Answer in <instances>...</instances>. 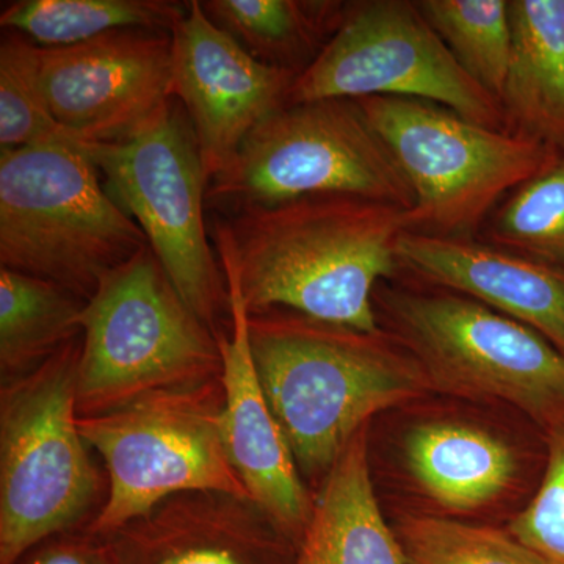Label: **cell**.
Masks as SVG:
<instances>
[{
  "mask_svg": "<svg viewBox=\"0 0 564 564\" xmlns=\"http://www.w3.org/2000/svg\"><path fill=\"white\" fill-rule=\"evenodd\" d=\"M229 293V322L217 334L225 393L221 433L226 454L248 496L299 547L313 511L314 496L274 417L250 343V314L231 259L217 252Z\"/></svg>",
  "mask_w": 564,
  "mask_h": 564,
  "instance_id": "14",
  "label": "cell"
},
{
  "mask_svg": "<svg viewBox=\"0 0 564 564\" xmlns=\"http://www.w3.org/2000/svg\"><path fill=\"white\" fill-rule=\"evenodd\" d=\"M417 7L459 65L500 102L513 54L510 2L423 0Z\"/></svg>",
  "mask_w": 564,
  "mask_h": 564,
  "instance_id": "23",
  "label": "cell"
},
{
  "mask_svg": "<svg viewBox=\"0 0 564 564\" xmlns=\"http://www.w3.org/2000/svg\"><path fill=\"white\" fill-rule=\"evenodd\" d=\"M185 9L166 0H21L3 7L0 25L40 47H66L121 29L173 32Z\"/></svg>",
  "mask_w": 564,
  "mask_h": 564,
  "instance_id": "22",
  "label": "cell"
},
{
  "mask_svg": "<svg viewBox=\"0 0 564 564\" xmlns=\"http://www.w3.org/2000/svg\"><path fill=\"white\" fill-rule=\"evenodd\" d=\"M85 300L0 267V380H18L79 339Z\"/></svg>",
  "mask_w": 564,
  "mask_h": 564,
  "instance_id": "20",
  "label": "cell"
},
{
  "mask_svg": "<svg viewBox=\"0 0 564 564\" xmlns=\"http://www.w3.org/2000/svg\"><path fill=\"white\" fill-rule=\"evenodd\" d=\"M80 147L111 199L140 226L184 302L212 332L225 329L228 282L204 214L209 177L181 102L173 98L132 139Z\"/></svg>",
  "mask_w": 564,
  "mask_h": 564,
  "instance_id": "8",
  "label": "cell"
},
{
  "mask_svg": "<svg viewBox=\"0 0 564 564\" xmlns=\"http://www.w3.org/2000/svg\"><path fill=\"white\" fill-rule=\"evenodd\" d=\"M203 9L259 62L302 74L336 32L345 7L296 0H206Z\"/></svg>",
  "mask_w": 564,
  "mask_h": 564,
  "instance_id": "21",
  "label": "cell"
},
{
  "mask_svg": "<svg viewBox=\"0 0 564 564\" xmlns=\"http://www.w3.org/2000/svg\"><path fill=\"white\" fill-rule=\"evenodd\" d=\"M223 404L220 378L79 417L82 436L107 470L106 502L85 532L107 538L181 492L218 491L250 499L223 443Z\"/></svg>",
  "mask_w": 564,
  "mask_h": 564,
  "instance_id": "9",
  "label": "cell"
},
{
  "mask_svg": "<svg viewBox=\"0 0 564 564\" xmlns=\"http://www.w3.org/2000/svg\"><path fill=\"white\" fill-rule=\"evenodd\" d=\"M421 99L491 129H507L499 99L459 65L417 2L345 7L318 57L296 77L289 102Z\"/></svg>",
  "mask_w": 564,
  "mask_h": 564,
  "instance_id": "11",
  "label": "cell"
},
{
  "mask_svg": "<svg viewBox=\"0 0 564 564\" xmlns=\"http://www.w3.org/2000/svg\"><path fill=\"white\" fill-rule=\"evenodd\" d=\"M397 259L433 284L529 326L564 352L562 270L473 239L414 231L400 236Z\"/></svg>",
  "mask_w": 564,
  "mask_h": 564,
  "instance_id": "16",
  "label": "cell"
},
{
  "mask_svg": "<svg viewBox=\"0 0 564 564\" xmlns=\"http://www.w3.org/2000/svg\"><path fill=\"white\" fill-rule=\"evenodd\" d=\"M76 143L52 117L40 80V46L20 32L0 43V150Z\"/></svg>",
  "mask_w": 564,
  "mask_h": 564,
  "instance_id": "26",
  "label": "cell"
},
{
  "mask_svg": "<svg viewBox=\"0 0 564 564\" xmlns=\"http://www.w3.org/2000/svg\"><path fill=\"white\" fill-rule=\"evenodd\" d=\"M172 32L121 29L66 47H40L52 117L82 144L120 143L173 99Z\"/></svg>",
  "mask_w": 564,
  "mask_h": 564,
  "instance_id": "12",
  "label": "cell"
},
{
  "mask_svg": "<svg viewBox=\"0 0 564 564\" xmlns=\"http://www.w3.org/2000/svg\"><path fill=\"white\" fill-rule=\"evenodd\" d=\"M513 54L502 95L508 131L564 154V0H510Z\"/></svg>",
  "mask_w": 564,
  "mask_h": 564,
  "instance_id": "18",
  "label": "cell"
},
{
  "mask_svg": "<svg viewBox=\"0 0 564 564\" xmlns=\"http://www.w3.org/2000/svg\"><path fill=\"white\" fill-rule=\"evenodd\" d=\"M172 93L187 111L209 182L252 129L289 102L299 73L252 57L192 0L173 32Z\"/></svg>",
  "mask_w": 564,
  "mask_h": 564,
  "instance_id": "13",
  "label": "cell"
},
{
  "mask_svg": "<svg viewBox=\"0 0 564 564\" xmlns=\"http://www.w3.org/2000/svg\"><path fill=\"white\" fill-rule=\"evenodd\" d=\"M356 101L413 192L408 231L473 239L497 203L555 154L530 137L486 128L421 99Z\"/></svg>",
  "mask_w": 564,
  "mask_h": 564,
  "instance_id": "6",
  "label": "cell"
},
{
  "mask_svg": "<svg viewBox=\"0 0 564 564\" xmlns=\"http://www.w3.org/2000/svg\"><path fill=\"white\" fill-rule=\"evenodd\" d=\"M252 358L302 477L323 480L370 417L432 389L413 356L281 310L250 315Z\"/></svg>",
  "mask_w": 564,
  "mask_h": 564,
  "instance_id": "2",
  "label": "cell"
},
{
  "mask_svg": "<svg viewBox=\"0 0 564 564\" xmlns=\"http://www.w3.org/2000/svg\"><path fill=\"white\" fill-rule=\"evenodd\" d=\"M547 432L543 481L508 532L545 563L564 564V419Z\"/></svg>",
  "mask_w": 564,
  "mask_h": 564,
  "instance_id": "27",
  "label": "cell"
},
{
  "mask_svg": "<svg viewBox=\"0 0 564 564\" xmlns=\"http://www.w3.org/2000/svg\"><path fill=\"white\" fill-rule=\"evenodd\" d=\"M115 564H292L296 544L248 497L176 494L101 538Z\"/></svg>",
  "mask_w": 564,
  "mask_h": 564,
  "instance_id": "15",
  "label": "cell"
},
{
  "mask_svg": "<svg viewBox=\"0 0 564 564\" xmlns=\"http://www.w3.org/2000/svg\"><path fill=\"white\" fill-rule=\"evenodd\" d=\"M406 210L348 195H317L225 214L215 251L231 259L248 314L285 310L362 333H381L378 282L391 276Z\"/></svg>",
  "mask_w": 564,
  "mask_h": 564,
  "instance_id": "1",
  "label": "cell"
},
{
  "mask_svg": "<svg viewBox=\"0 0 564 564\" xmlns=\"http://www.w3.org/2000/svg\"><path fill=\"white\" fill-rule=\"evenodd\" d=\"M79 417L217 381V334L184 302L150 245L104 278L82 313Z\"/></svg>",
  "mask_w": 564,
  "mask_h": 564,
  "instance_id": "3",
  "label": "cell"
},
{
  "mask_svg": "<svg viewBox=\"0 0 564 564\" xmlns=\"http://www.w3.org/2000/svg\"><path fill=\"white\" fill-rule=\"evenodd\" d=\"M488 239L564 272V154L552 155L492 212Z\"/></svg>",
  "mask_w": 564,
  "mask_h": 564,
  "instance_id": "24",
  "label": "cell"
},
{
  "mask_svg": "<svg viewBox=\"0 0 564 564\" xmlns=\"http://www.w3.org/2000/svg\"><path fill=\"white\" fill-rule=\"evenodd\" d=\"M17 564H115L109 544L80 530L41 541Z\"/></svg>",
  "mask_w": 564,
  "mask_h": 564,
  "instance_id": "28",
  "label": "cell"
},
{
  "mask_svg": "<svg viewBox=\"0 0 564 564\" xmlns=\"http://www.w3.org/2000/svg\"><path fill=\"white\" fill-rule=\"evenodd\" d=\"M386 311L432 389L500 400L545 429L564 419V352L458 293L391 292Z\"/></svg>",
  "mask_w": 564,
  "mask_h": 564,
  "instance_id": "10",
  "label": "cell"
},
{
  "mask_svg": "<svg viewBox=\"0 0 564 564\" xmlns=\"http://www.w3.org/2000/svg\"><path fill=\"white\" fill-rule=\"evenodd\" d=\"M80 337L0 388V564L41 541L80 532L107 485L82 436L76 384Z\"/></svg>",
  "mask_w": 564,
  "mask_h": 564,
  "instance_id": "5",
  "label": "cell"
},
{
  "mask_svg": "<svg viewBox=\"0 0 564 564\" xmlns=\"http://www.w3.org/2000/svg\"><path fill=\"white\" fill-rule=\"evenodd\" d=\"M292 564H404L375 494L367 426L323 478Z\"/></svg>",
  "mask_w": 564,
  "mask_h": 564,
  "instance_id": "17",
  "label": "cell"
},
{
  "mask_svg": "<svg viewBox=\"0 0 564 564\" xmlns=\"http://www.w3.org/2000/svg\"><path fill=\"white\" fill-rule=\"evenodd\" d=\"M317 195H348L410 210V185L358 101L288 102L259 122L209 182L223 214Z\"/></svg>",
  "mask_w": 564,
  "mask_h": 564,
  "instance_id": "7",
  "label": "cell"
},
{
  "mask_svg": "<svg viewBox=\"0 0 564 564\" xmlns=\"http://www.w3.org/2000/svg\"><path fill=\"white\" fill-rule=\"evenodd\" d=\"M393 532L404 564H549L510 532L440 516H404Z\"/></svg>",
  "mask_w": 564,
  "mask_h": 564,
  "instance_id": "25",
  "label": "cell"
},
{
  "mask_svg": "<svg viewBox=\"0 0 564 564\" xmlns=\"http://www.w3.org/2000/svg\"><path fill=\"white\" fill-rule=\"evenodd\" d=\"M80 143L0 150V263L88 300L148 247Z\"/></svg>",
  "mask_w": 564,
  "mask_h": 564,
  "instance_id": "4",
  "label": "cell"
},
{
  "mask_svg": "<svg viewBox=\"0 0 564 564\" xmlns=\"http://www.w3.org/2000/svg\"><path fill=\"white\" fill-rule=\"evenodd\" d=\"M403 454L419 488L433 502L454 511L492 503L518 473L510 445L463 422L419 423L404 434Z\"/></svg>",
  "mask_w": 564,
  "mask_h": 564,
  "instance_id": "19",
  "label": "cell"
}]
</instances>
